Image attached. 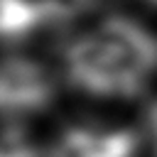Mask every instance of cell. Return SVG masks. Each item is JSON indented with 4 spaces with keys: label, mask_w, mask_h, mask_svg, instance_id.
<instances>
[{
    "label": "cell",
    "mask_w": 157,
    "mask_h": 157,
    "mask_svg": "<svg viewBox=\"0 0 157 157\" xmlns=\"http://www.w3.org/2000/svg\"><path fill=\"white\" fill-rule=\"evenodd\" d=\"M152 123H155V130H157V105H155V110H152Z\"/></svg>",
    "instance_id": "obj_5"
},
{
    "label": "cell",
    "mask_w": 157,
    "mask_h": 157,
    "mask_svg": "<svg viewBox=\"0 0 157 157\" xmlns=\"http://www.w3.org/2000/svg\"><path fill=\"white\" fill-rule=\"evenodd\" d=\"M54 98V81L34 59H0V113H29Z\"/></svg>",
    "instance_id": "obj_2"
},
{
    "label": "cell",
    "mask_w": 157,
    "mask_h": 157,
    "mask_svg": "<svg viewBox=\"0 0 157 157\" xmlns=\"http://www.w3.org/2000/svg\"><path fill=\"white\" fill-rule=\"evenodd\" d=\"M0 157H39L37 142L17 123L0 125Z\"/></svg>",
    "instance_id": "obj_4"
},
{
    "label": "cell",
    "mask_w": 157,
    "mask_h": 157,
    "mask_svg": "<svg viewBox=\"0 0 157 157\" xmlns=\"http://www.w3.org/2000/svg\"><path fill=\"white\" fill-rule=\"evenodd\" d=\"M150 2H155V5H157V0H150Z\"/></svg>",
    "instance_id": "obj_6"
},
{
    "label": "cell",
    "mask_w": 157,
    "mask_h": 157,
    "mask_svg": "<svg viewBox=\"0 0 157 157\" xmlns=\"http://www.w3.org/2000/svg\"><path fill=\"white\" fill-rule=\"evenodd\" d=\"M66 76L96 96H132L157 71V39L128 17H108L64 52Z\"/></svg>",
    "instance_id": "obj_1"
},
{
    "label": "cell",
    "mask_w": 157,
    "mask_h": 157,
    "mask_svg": "<svg viewBox=\"0 0 157 157\" xmlns=\"http://www.w3.org/2000/svg\"><path fill=\"white\" fill-rule=\"evenodd\" d=\"M137 135L130 130L69 128L54 142L49 157H135Z\"/></svg>",
    "instance_id": "obj_3"
}]
</instances>
